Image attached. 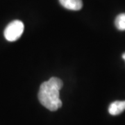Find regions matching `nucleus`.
Segmentation results:
<instances>
[{
	"label": "nucleus",
	"instance_id": "6",
	"mask_svg": "<svg viewBox=\"0 0 125 125\" xmlns=\"http://www.w3.org/2000/svg\"><path fill=\"white\" fill-rule=\"evenodd\" d=\"M122 58H124V59L125 60V54H123V55H122Z\"/></svg>",
	"mask_w": 125,
	"mask_h": 125
},
{
	"label": "nucleus",
	"instance_id": "2",
	"mask_svg": "<svg viewBox=\"0 0 125 125\" xmlns=\"http://www.w3.org/2000/svg\"><path fill=\"white\" fill-rule=\"evenodd\" d=\"M24 26L22 22L14 20L9 23L4 30V37L8 41L13 42L18 40L22 35Z\"/></svg>",
	"mask_w": 125,
	"mask_h": 125
},
{
	"label": "nucleus",
	"instance_id": "3",
	"mask_svg": "<svg viewBox=\"0 0 125 125\" xmlns=\"http://www.w3.org/2000/svg\"><path fill=\"white\" fill-rule=\"evenodd\" d=\"M59 1L64 8L72 10H79L83 6L82 0H59Z\"/></svg>",
	"mask_w": 125,
	"mask_h": 125
},
{
	"label": "nucleus",
	"instance_id": "1",
	"mask_svg": "<svg viewBox=\"0 0 125 125\" xmlns=\"http://www.w3.org/2000/svg\"><path fill=\"white\" fill-rule=\"evenodd\" d=\"M62 81L57 77H52L40 85L38 99L40 104L49 111H55L62 106L59 92L62 88Z\"/></svg>",
	"mask_w": 125,
	"mask_h": 125
},
{
	"label": "nucleus",
	"instance_id": "4",
	"mask_svg": "<svg viewBox=\"0 0 125 125\" xmlns=\"http://www.w3.org/2000/svg\"><path fill=\"white\" fill-rule=\"evenodd\" d=\"M125 110V101H115L111 103L108 108V112L112 115H117Z\"/></svg>",
	"mask_w": 125,
	"mask_h": 125
},
{
	"label": "nucleus",
	"instance_id": "5",
	"mask_svg": "<svg viewBox=\"0 0 125 125\" xmlns=\"http://www.w3.org/2000/svg\"><path fill=\"white\" fill-rule=\"evenodd\" d=\"M115 24L117 29L125 31V13H121L117 16L115 20Z\"/></svg>",
	"mask_w": 125,
	"mask_h": 125
}]
</instances>
